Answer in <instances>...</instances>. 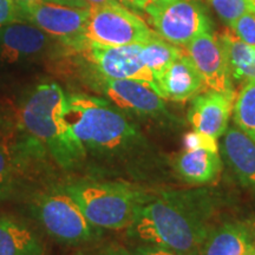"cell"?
<instances>
[{"label":"cell","mask_w":255,"mask_h":255,"mask_svg":"<svg viewBox=\"0 0 255 255\" xmlns=\"http://www.w3.org/2000/svg\"><path fill=\"white\" fill-rule=\"evenodd\" d=\"M228 27H231L242 41L250 45H255V12H248L241 15Z\"/></svg>","instance_id":"25"},{"label":"cell","mask_w":255,"mask_h":255,"mask_svg":"<svg viewBox=\"0 0 255 255\" xmlns=\"http://www.w3.org/2000/svg\"><path fill=\"white\" fill-rule=\"evenodd\" d=\"M73 255H133L132 252L128 251L122 245L116 242L100 245V246L85 247L76 252Z\"/></svg>","instance_id":"26"},{"label":"cell","mask_w":255,"mask_h":255,"mask_svg":"<svg viewBox=\"0 0 255 255\" xmlns=\"http://www.w3.org/2000/svg\"><path fill=\"white\" fill-rule=\"evenodd\" d=\"M92 85L115 108L128 117L171 128L174 117L169 113L163 98L151 84L136 79H115L92 76Z\"/></svg>","instance_id":"6"},{"label":"cell","mask_w":255,"mask_h":255,"mask_svg":"<svg viewBox=\"0 0 255 255\" xmlns=\"http://www.w3.org/2000/svg\"><path fill=\"white\" fill-rule=\"evenodd\" d=\"M20 18L14 0H0V26L15 23Z\"/></svg>","instance_id":"27"},{"label":"cell","mask_w":255,"mask_h":255,"mask_svg":"<svg viewBox=\"0 0 255 255\" xmlns=\"http://www.w3.org/2000/svg\"><path fill=\"white\" fill-rule=\"evenodd\" d=\"M14 1L20 18L26 19L27 23L40 28L50 37L59 38L70 47L77 43L90 17V8H77L44 1Z\"/></svg>","instance_id":"10"},{"label":"cell","mask_w":255,"mask_h":255,"mask_svg":"<svg viewBox=\"0 0 255 255\" xmlns=\"http://www.w3.org/2000/svg\"><path fill=\"white\" fill-rule=\"evenodd\" d=\"M173 174L189 186L202 187L215 182L221 174L223 162L219 152L186 150L170 159Z\"/></svg>","instance_id":"16"},{"label":"cell","mask_w":255,"mask_h":255,"mask_svg":"<svg viewBox=\"0 0 255 255\" xmlns=\"http://www.w3.org/2000/svg\"><path fill=\"white\" fill-rule=\"evenodd\" d=\"M0 255H45V246L27 223L0 215Z\"/></svg>","instance_id":"18"},{"label":"cell","mask_w":255,"mask_h":255,"mask_svg":"<svg viewBox=\"0 0 255 255\" xmlns=\"http://www.w3.org/2000/svg\"><path fill=\"white\" fill-rule=\"evenodd\" d=\"M158 94L165 101L187 102L206 90V83L184 50L157 78Z\"/></svg>","instance_id":"14"},{"label":"cell","mask_w":255,"mask_h":255,"mask_svg":"<svg viewBox=\"0 0 255 255\" xmlns=\"http://www.w3.org/2000/svg\"><path fill=\"white\" fill-rule=\"evenodd\" d=\"M76 50H81L84 53L97 75L115 79L146 82L158 94L154 73L146 68L141 58V44L108 46L97 43H85Z\"/></svg>","instance_id":"9"},{"label":"cell","mask_w":255,"mask_h":255,"mask_svg":"<svg viewBox=\"0 0 255 255\" xmlns=\"http://www.w3.org/2000/svg\"><path fill=\"white\" fill-rule=\"evenodd\" d=\"M117 1L121 2L128 9H132L133 12L139 13V12H142L144 9L149 0H117Z\"/></svg>","instance_id":"29"},{"label":"cell","mask_w":255,"mask_h":255,"mask_svg":"<svg viewBox=\"0 0 255 255\" xmlns=\"http://www.w3.org/2000/svg\"><path fill=\"white\" fill-rule=\"evenodd\" d=\"M133 255H177L173 253V252L163 250V248L152 246V245H145L139 244L136 246L132 251Z\"/></svg>","instance_id":"28"},{"label":"cell","mask_w":255,"mask_h":255,"mask_svg":"<svg viewBox=\"0 0 255 255\" xmlns=\"http://www.w3.org/2000/svg\"><path fill=\"white\" fill-rule=\"evenodd\" d=\"M63 4L66 6H71V7H77V8H84L88 9L91 7V5L85 0H62Z\"/></svg>","instance_id":"30"},{"label":"cell","mask_w":255,"mask_h":255,"mask_svg":"<svg viewBox=\"0 0 255 255\" xmlns=\"http://www.w3.org/2000/svg\"><path fill=\"white\" fill-rule=\"evenodd\" d=\"M66 94L55 82L34 87L21 102V126L64 170H75L87 163L81 142L64 119Z\"/></svg>","instance_id":"3"},{"label":"cell","mask_w":255,"mask_h":255,"mask_svg":"<svg viewBox=\"0 0 255 255\" xmlns=\"http://www.w3.org/2000/svg\"><path fill=\"white\" fill-rule=\"evenodd\" d=\"M157 36L141 17L129 11L123 5L91 6L90 17L77 43L71 47L77 49L85 43L121 46L142 44Z\"/></svg>","instance_id":"8"},{"label":"cell","mask_w":255,"mask_h":255,"mask_svg":"<svg viewBox=\"0 0 255 255\" xmlns=\"http://www.w3.org/2000/svg\"><path fill=\"white\" fill-rule=\"evenodd\" d=\"M95 227L127 229L151 188L122 180L79 178L63 184Z\"/></svg>","instance_id":"4"},{"label":"cell","mask_w":255,"mask_h":255,"mask_svg":"<svg viewBox=\"0 0 255 255\" xmlns=\"http://www.w3.org/2000/svg\"><path fill=\"white\" fill-rule=\"evenodd\" d=\"M218 200L206 188L150 189L127 228L128 237L177 255H201L216 225Z\"/></svg>","instance_id":"2"},{"label":"cell","mask_w":255,"mask_h":255,"mask_svg":"<svg viewBox=\"0 0 255 255\" xmlns=\"http://www.w3.org/2000/svg\"><path fill=\"white\" fill-rule=\"evenodd\" d=\"M182 46L170 44L169 41L162 39L158 34L141 44V58L146 68L154 73L156 82L168 66L182 55Z\"/></svg>","instance_id":"20"},{"label":"cell","mask_w":255,"mask_h":255,"mask_svg":"<svg viewBox=\"0 0 255 255\" xmlns=\"http://www.w3.org/2000/svg\"><path fill=\"white\" fill-rule=\"evenodd\" d=\"M184 146L188 150H208L212 152H219L220 145L215 137L207 135L205 132L193 130L186 133L183 138Z\"/></svg>","instance_id":"24"},{"label":"cell","mask_w":255,"mask_h":255,"mask_svg":"<svg viewBox=\"0 0 255 255\" xmlns=\"http://www.w3.org/2000/svg\"><path fill=\"white\" fill-rule=\"evenodd\" d=\"M85 1L89 2L91 6H103V5L119 6V5H122L121 2L117 1V0H85Z\"/></svg>","instance_id":"31"},{"label":"cell","mask_w":255,"mask_h":255,"mask_svg":"<svg viewBox=\"0 0 255 255\" xmlns=\"http://www.w3.org/2000/svg\"><path fill=\"white\" fill-rule=\"evenodd\" d=\"M143 11L156 33L176 46L213 32L212 18L200 0H149Z\"/></svg>","instance_id":"7"},{"label":"cell","mask_w":255,"mask_h":255,"mask_svg":"<svg viewBox=\"0 0 255 255\" xmlns=\"http://www.w3.org/2000/svg\"><path fill=\"white\" fill-rule=\"evenodd\" d=\"M183 47L195 64L209 90L237 95L227 56L221 41L219 40L218 33H201Z\"/></svg>","instance_id":"11"},{"label":"cell","mask_w":255,"mask_h":255,"mask_svg":"<svg viewBox=\"0 0 255 255\" xmlns=\"http://www.w3.org/2000/svg\"><path fill=\"white\" fill-rule=\"evenodd\" d=\"M218 13L220 19L228 26L237 21L241 15L254 12L250 0H206Z\"/></svg>","instance_id":"23"},{"label":"cell","mask_w":255,"mask_h":255,"mask_svg":"<svg viewBox=\"0 0 255 255\" xmlns=\"http://www.w3.org/2000/svg\"><path fill=\"white\" fill-rule=\"evenodd\" d=\"M250 1H251L252 6H253V9H254V12H255V0H250Z\"/></svg>","instance_id":"34"},{"label":"cell","mask_w":255,"mask_h":255,"mask_svg":"<svg viewBox=\"0 0 255 255\" xmlns=\"http://www.w3.org/2000/svg\"><path fill=\"white\" fill-rule=\"evenodd\" d=\"M2 127H4V126H2V123H1V121H0V130H1V129H2Z\"/></svg>","instance_id":"35"},{"label":"cell","mask_w":255,"mask_h":255,"mask_svg":"<svg viewBox=\"0 0 255 255\" xmlns=\"http://www.w3.org/2000/svg\"><path fill=\"white\" fill-rule=\"evenodd\" d=\"M222 157L244 187L255 193V141L237 126L228 128L220 145Z\"/></svg>","instance_id":"15"},{"label":"cell","mask_w":255,"mask_h":255,"mask_svg":"<svg viewBox=\"0 0 255 255\" xmlns=\"http://www.w3.org/2000/svg\"><path fill=\"white\" fill-rule=\"evenodd\" d=\"M234 126L255 141V82L244 84L233 107Z\"/></svg>","instance_id":"21"},{"label":"cell","mask_w":255,"mask_h":255,"mask_svg":"<svg viewBox=\"0 0 255 255\" xmlns=\"http://www.w3.org/2000/svg\"><path fill=\"white\" fill-rule=\"evenodd\" d=\"M17 187V167L8 148L0 143V201L6 200Z\"/></svg>","instance_id":"22"},{"label":"cell","mask_w":255,"mask_h":255,"mask_svg":"<svg viewBox=\"0 0 255 255\" xmlns=\"http://www.w3.org/2000/svg\"><path fill=\"white\" fill-rule=\"evenodd\" d=\"M23 1H31V2L44 1V2H53V4H60V5H64L62 0H23Z\"/></svg>","instance_id":"33"},{"label":"cell","mask_w":255,"mask_h":255,"mask_svg":"<svg viewBox=\"0 0 255 255\" xmlns=\"http://www.w3.org/2000/svg\"><path fill=\"white\" fill-rule=\"evenodd\" d=\"M64 119L98 176L131 183H161L173 175L170 159L133 121L105 98L66 95Z\"/></svg>","instance_id":"1"},{"label":"cell","mask_w":255,"mask_h":255,"mask_svg":"<svg viewBox=\"0 0 255 255\" xmlns=\"http://www.w3.org/2000/svg\"><path fill=\"white\" fill-rule=\"evenodd\" d=\"M31 212L53 240L66 246H87L102 235V229L85 218L63 184L36 194Z\"/></svg>","instance_id":"5"},{"label":"cell","mask_w":255,"mask_h":255,"mask_svg":"<svg viewBox=\"0 0 255 255\" xmlns=\"http://www.w3.org/2000/svg\"><path fill=\"white\" fill-rule=\"evenodd\" d=\"M49 45V34L30 23L15 21L0 26V62H26L45 52Z\"/></svg>","instance_id":"13"},{"label":"cell","mask_w":255,"mask_h":255,"mask_svg":"<svg viewBox=\"0 0 255 255\" xmlns=\"http://www.w3.org/2000/svg\"><path fill=\"white\" fill-rule=\"evenodd\" d=\"M218 37L227 56L233 82H255V45L242 41L231 27L220 32Z\"/></svg>","instance_id":"19"},{"label":"cell","mask_w":255,"mask_h":255,"mask_svg":"<svg viewBox=\"0 0 255 255\" xmlns=\"http://www.w3.org/2000/svg\"><path fill=\"white\" fill-rule=\"evenodd\" d=\"M237 95L205 90L191 100L188 121L191 128L207 135L221 138L229 128Z\"/></svg>","instance_id":"12"},{"label":"cell","mask_w":255,"mask_h":255,"mask_svg":"<svg viewBox=\"0 0 255 255\" xmlns=\"http://www.w3.org/2000/svg\"><path fill=\"white\" fill-rule=\"evenodd\" d=\"M242 255H255V241L252 242V244L247 247V250L245 251V253Z\"/></svg>","instance_id":"32"},{"label":"cell","mask_w":255,"mask_h":255,"mask_svg":"<svg viewBox=\"0 0 255 255\" xmlns=\"http://www.w3.org/2000/svg\"><path fill=\"white\" fill-rule=\"evenodd\" d=\"M253 241L254 225L242 221H226L213 227L201 255H242Z\"/></svg>","instance_id":"17"}]
</instances>
